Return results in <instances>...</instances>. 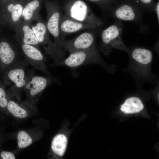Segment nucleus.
Listing matches in <instances>:
<instances>
[{"instance_id":"nucleus-15","label":"nucleus","mask_w":159,"mask_h":159,"mask_svg":"<svg viewBox=\"0 0 159 159\" xmlns=\"http://www.w3.org/2000/svg\"><path fill=\"white\" fill-rule=\"evenodd\" d=\"M23 6L20 3H11L6 8L7 19L13 29L14 27L22 20Z\"/></svg>"},{"instance_id":"nucleus-1","label":"nucleus","mask_w":159,"mask_h":159,"mask_svg":"<svg viewBox=\"0 0 159 159\" xmlns=\"http://www.w3.org/2000/svg\"><path fill=\"white\" fill-rule=\"evenodd\" d=\"M145 11L133 0H121L113 6L108 14L117 21L135 22L139 25L143 32L145 27L142 21Z\"/></svg>"},{"instance_id":"nucleus-6","label":"nucleus","mask_w":159,"mask_h":159,"mask_svg":"<svg viewBox=\"0 0 159 159\" xmlns=\"http://www.w3.org/2000/svg\"><path fill=\"white\" fill-rule=\"evenodd\" d=\"M69 54L67 58L56 63L50 64V66L54 67L62 65L74 68L92 63H98L103 65L102 60L95 46Z\"/></svg>"},{"instance_id":"nucleus-12","label":"nucleus","mask_w":159,"mask_h":159,"mask_svg":"<svg viewBox=\"0 0 159 159\" xmlns=\"http://www.w3.org/2000/svg\"><path fill=\"white\" fill-rule=\"evenodd\" d=\"M13 29L15 32L14 37L18 43L32 45L39 48L40 44L32 28L31 24L22 20Z\"/></svg>"},{"instance_id":"nucleus-8","label":"nucleus","mask_w":159,"mask_h":159,"mask_svg":"<svg viewBox=\"0 0 159 159\" xmlns=\"http://www.w3.org/2000/svg\"><path fill=\"white\" fill-rule=\"evenodd\" d=\"M22 54L29 64L46 74V76L57 80L54 77L48 70L45 64L46 59L40 48L32 45L18 43Z\"/></svg>"},{"instance_id":"nucleus-24","label":"nucleus","mask_w":159,"mask_h":159,"mask_svg":"<svg viewBox=\"0 0 159 159\" xmlns=\"http://www.w3.org/2000/svg\"><path fill=\"white\" fill-rule=\"evenodd\" d=\"M159 0L157 2H156L155 4L154 8V11H155L156 14L157 15V17L158 20V22L159 23Z\"/></svg>"},{"instance_id":"nucleus-11","label":"nucleus","mask_w":159,"mask_h":159,"mask_svg":"<svg viewBox=\"0 0 159 159\" xmlns=\"http://www.w3.org/2000/svg\"><path fill=\"white\" fill-rule=\"evenodd\" d=\"M47 11V29L49 33L53 36L56 46L62 49V44L64 39L62 40L61 39L59 32V23L62 14L58 8L55 7H48Z\"/></svg>"},{"instance_id":"nucleus-23","label":"nucleus","mask_w":159,"mask_h":159,"mask_svg":"<svg viewBox=\"0 0 159 159\" xmlns=\"http://www.w3.org/2000/svg\"><path fill=\"white\" fill-rule=\"evenodd\" d=\"M0 157L3 159H16L15 156L13 153L5 151H2L1 152Z\"/></svg>"},{"instance_id":"nucleus-7","label":"nucleus","mask_w":159,"mask_h":159,"mask_svg":"<svg viewBox=\"0 0 159 159\" xmlns=\"http://www.w3.org/2000/svg\"><path fill=\"white\" fill-rule=\"evenodd\" d=\"M64 14L75 20L97 25H103V19L96 15L86 4L81 0L74 1L65 8Z\"/></svg>"},{"instance_id":"nucleus-2","label":"nucleus","mask_w":159,"mask_h":159,"mask_svg":"<svg viewBox=\"0 0 159 159\" xmlns=\"http://www.w3.org/2000/svg\"><path fill=\"white\" fill-rule=\"evenodd\" d=\"M29 65L24 58L16 65L6 71L2 75L1 80L6 86H9V90L12 98L21 100V93L24 89L26 82V67Z\"/></svg>"},{"instance_id":"nucleus-21","label":"nucleus","mask_w":159,"mask_h":159,"mask_svg":"<svg viewBox=\"0 0 159 159\" xmlns=\"http://www.w3.org/2000/svg\"><path fill=\"white\" fill-rule=\"evenodd\" d=\"M145 11L150 12L154 11L156 2L154 0H133Z\"/></svg>"},{"instance_id":"nucleus-19","label":"nucleus","mask_w":159,"mask_h":159,"mask_svg":"<svg viewBox=\"0 0 159 159\" xmlns=\"http://www.w3.org/2000/svg\"><path fill=\"white\" fill-rule=\"evenodd\" d=\"M12 97L9 90L3 83L0 77V111L6 110L7 104Z\"/></svg>"},{"instance_id":"nucleus-9","label":"nucleus","mask_w":159,"mask_h":159,"mask_svg":"<svg viewBox=\"0 0 159 159\" xmlns=\"http://www.w3.org/2000/svg\"><path fill=\"white\" fill-rule=\"evenodd\" d=\"M95 35L93 32L89 31L84 32L71 40L65 39L62 43V48L69 53L90 48L95 46Z\"/></svg>"},{"instance_id":"nucleus-5","label":"nucleus","mask_w":159,"mask_h":159,"mask_svg":"<svg viewBox=\"0 0 159 159\" xmlns=\"http://www.w3.org/2000/svg\"><path fill=\"white\" fill-rule=\"evenodd\" d=\"M24 58L20 46L14 37L0 42V77L7 70Z\"/></svg>"},{"instance_id":"nucleus-17","label":"nucleus","mask_w":159,"mask_h":159,"mask_svg":"<svg viewBox=\"0 0 159 159\" xmlns=\"http://www.w3.org/2000/svg\"><path fill=\"white\" fill-rule=\"evenodd\" d=\"M141 100L138 97H132L127 98L120 106L122 112L126 114H132L138 112L144 108Z\"/></svg>"},{"instance_id":"nucleus-20","label":"nucleus","mask_w":159,"mask_h":159,"mask_svg":"<svg viewBox=\"0 0 159 159\" xmlns=\"http://www.w3.org/2000/svg\"><path fill=\"white\" fill-rule=\"evenodd\" d=\"M17 145L20 148H26L32 143L33 140L31 136L26 132L20 130L17 135Z\"/></svg>"},{"instance_id":"nucleus-16","label":"nucleus","mask_w":159,"mask_h":159,"mask_svg":"<svg viewBox=\"0 0 159 159\" xmlns=\"http://www.w3.org/2000/svg\"><path fill=\"white\" fill-rule=\"evenodd\" d=\"M28 107H30L24 102L19 103L11 98L7 104L6 110L16 117L24 118L28 115L27 108Z\"/></svg>"},{"instance_id":"nucleus-14","label":"nucleus","mask_w":159,"mask_h":159,"mask_svg":"<svg viewBox=\"0 0 159 159\" xmlns=\"http://www.w3.org/2000/svg\"><path fill=\"white\" fill-rule=\"evenodd\" d=\"M129 54L132 59L138 64L148 65L152 62L153 54L150 50L143 47H137L130 50Z\"/></svg>"},{"instance_id":"nucleus-4","label":"nucleus","mask_w":159,"mask_h":159,"mask_svg":"<svg viewBox=\"0 0 159 159\" xmlns=\"http://www.w3.org/2000/svg\"><path fill=\"white\" fill-rule=\"evenodd\" d=\"M123 28L121 21L117 20L102 31L100 49L103 54L108 55L112 48L124 51L129 54L130 49L125 45L122 38Z\"/></svg>"},{"instance_id":"nucleus-22","label":"nucleus","mask_w":159,"mask_h":159,"mask_svg":"<svg viewBox=\"0 0 159 159\" xmlns=\"http://www.w3.org/2000/svg\"><path fill=\"white\" fill-rule=\"evenodd\" d=\"M97 2L101 5L105 10L108 13L113 6L121 0H88Z\"/></svg>"},{"instance_id":"nucleus-10","label":"nucleus","mask_w":159,"mask_h":159,"mask_svg":"<svg viewBox=\"0 0 159 159\" xmlns=\"http://www.w3.org/2000/svg\"><path fill=\"white\" fill-rule=\"evenodd\" d=\"M100 27L99 26L73 19L65 14H62L59 23V32L62 40L69 34L86 29H93Z\"/></svg>"},{"instance_id":"nucleus-13","label":"nucleus","mask_w":159,"mask_h":159,"mask_svg":"<svg viewBox=\"0 0 159 159\" xmlns=\"http://www.w3.org/2000/svg\"><path fill=\"white\" fill-rule=\"evenodd\" d=\"M40 3L38 0H33L27 3L24 7L22 12L21 20L31 24L41 16L39 14Z\"/></svg>"},{"instance_id":"nucleus-3","label":"nucleus","mask_w":159,"mask_h":159,"mask_svg":"<svg viewBox=\"0 0 159 159\" xmlns=\"http://www.w3.org/2000/svg\"><path fill=\"white\" fill-rule=\"evenodd\" d=\"M26 82L24 87L27 98L24 102L29 107L34 108L42 93L53 82L59 83L58 80L47 76L36 75L32 70L26 69Z\"/></svg>"},{"instance_id":"nucleus-18","label":"nucleus","mask_w":159,"mask_h":159,"mask_svg":"<svg viewBox=\"0 0 159 159\" xmlns=\"http://www.w3.org/2000/svg\"><path fill=\"white\" fill-rule=\"evenodd\" d=\"M67 143L66 136L59 134L53 138L51 144V149L54 153L58 155L62 156L66 150Z\"/></svg>"}]
</instances>
